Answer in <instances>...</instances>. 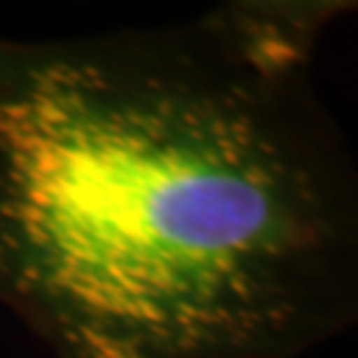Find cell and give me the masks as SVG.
<instances>
[{
    "label": "cell",
    "instance_id": "6da1fadb",
    "mask_svg": "<svg viewBox=\"0 0 358 358\" xmlns=\"http://www.w3.org/2000/svg\"><path fill=\"white\" fill-rule=\"evenodd\" d=\"M348 3L0 38V306L53 358H303L358 319V173L313 80Z\"/></svg>",
    "mask_w": 358,
    "mask_h": 358
}]
</instances>
